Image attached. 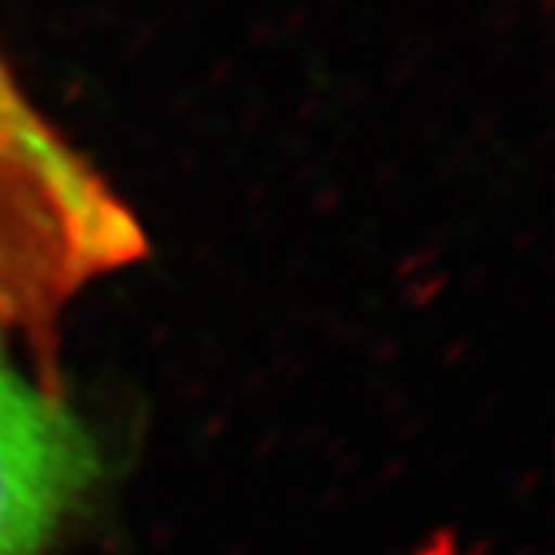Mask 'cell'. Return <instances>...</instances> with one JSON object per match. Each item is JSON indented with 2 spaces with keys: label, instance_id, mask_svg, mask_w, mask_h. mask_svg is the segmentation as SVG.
Here are the masks:
<instances>
[{
  "label": "cell",
  "instance_id": "cell-1",
  "mask_svg": "<svg viewBox=\"0 0 555 555\" xmlns=\"http://www.w3.org/2000/svg\"><path fill=\"white\" fill-rule=\"evenodd\" d=\"M0 318V555H56L105 481V451L60 379Z\"/></svg>",
  "mask_w": 555,
  "mask_h": 555
}]
</instances>
